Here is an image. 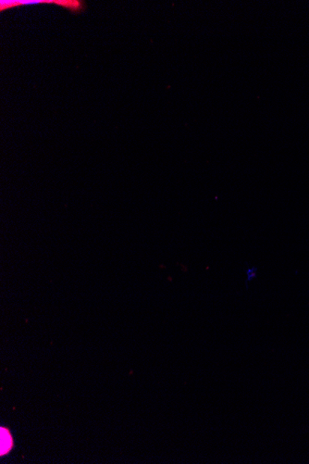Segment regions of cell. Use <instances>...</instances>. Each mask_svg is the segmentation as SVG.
<instances>
[{
  "instance_id": "obj_1",
  "label": "cell",
  "mask_w": 309,
  "mask_h": 464,
  "mask_svg": "<svg viewBox=\"0 0 309 464\" xmlns=\"http://www.w3.org/2000/svg\"><path fill=\"white\" fill-rule=\"evenodd\" d=\"M13 439H11L10 433L4 428H1V455L8 453L13 448Z\"/></svg>"
},
{
  "instance_id": "obj_2",
  "label": "cell",
  "mask_w": 309,
  "mask_h": 464,
  "mask_svg": "<svg viewBox=\"0 0 309 464\" xmlns=\"http://www.w3.org/2000/svg\"><path fill=\"white\" fill-rule=\"evenodd\" d=\"M257 277V268L251 266L248 267L247 270V283L252 282V281L256 279Z\"/></svg>"
}]
</instances>
